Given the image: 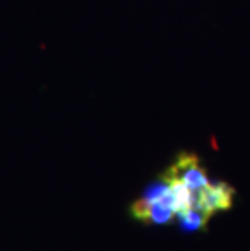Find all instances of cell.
<instances>
[{"label":"cell","instance_id":"6da1fadb","mask_svg":"<svg viewBox=\"0 0 250 251\" xmlns=\"http://www.w3.org/2000/svg\"><path fill=\"white\" fill-rule=\"evenodd\" d=\"M234 200V190L224 181H216L210 183L201 190L200 195V211L211 219L216 212L226 211L232 206Z\"/></svg>","mask_w":250,"mask_h":251}]
</instances>
